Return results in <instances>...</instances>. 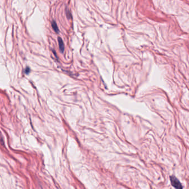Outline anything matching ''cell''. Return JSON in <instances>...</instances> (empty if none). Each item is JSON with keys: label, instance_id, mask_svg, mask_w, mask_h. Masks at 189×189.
Here are the masks:
<instances>
[{"label": "cell", "instance_id": "6da1fadb", "mask_svg": "<svg viewBox=\"0 0 189 189\" xmlns=\"http://www.w3.org/2000/svg\"><path fill=\"white\" fill-rule=\"evenodd\" d=\"M170 178L171 183V185H172L173 187H174L175 188L178 189H181L183 188L181 183L179 181V180L176 177H175L174 176H170Z\"/></svg>", "mask_w": 189, "mask_h": 189}, {"label": "cell", "instance_id": "3957f363", "mask_svg": "<svg viewBox=\"0 0 189 189\" xmlns=\"http://www.w3.org/2000/svg\"><path fill=\"white\" fill-rule=\"evenodd\" d=\"M52 26L53 29L54 30V31L56 32H58L59 30H58V26H57V23H56V22L55 21H53L52 22Z\"/></svg>", "mask_w": 189, "mask_h": 189}, {"label": "cell", "instance_id": "7a4b0ae2", "mask_svg": "<svg viewBox=\"0 0 189 189\" xmlns=\"http://www.w3.org/2000/svg\"><path fill=\"white\" fill-rule=\"evenodd\" d=\"M58 44H59V47H60V51L63 53L65 50V45L62 39L60 37H58Z\"/></svg>", "mask_w": 189, "mask_h": 189}, {"label": "cell", "instance_id": "277c9868", "mask_svg": "<svg viewBox=\"0 0 189 189\" xmlns=\"http://www.w3.org/2000/svg\"><path fill=\"white\" fill-rule=\"evenodd\" d=\"M66 15H67V16L68 18V19H70V17H71V13H70V11H69L68 10H66Z\"/></svg>", "mask_w": 189, "mask_h": 189}]
</instances>
